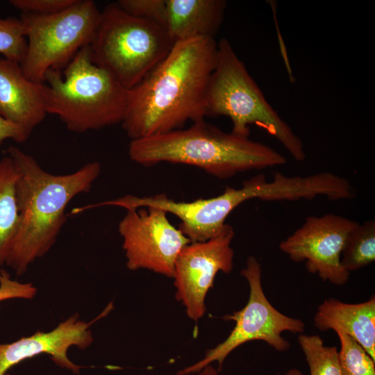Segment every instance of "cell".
<instances>
[{"label":"cell","mask_w":375,"mask_h":375,"mask_svg":"<svg viewBox=\"0 0 375 375\" xmlns=\"http://www.w3.org/2000/svg\"><path fill=\"white\" fill-rule=\"evenodd\" d=\"M18 172L10 156L0 159V266L6 264L20 216L16 200Z\"/></svg>","instance_id":"cell-17"},{"label":"cell","mask_w":375,"mask_h":375,"mask_svg":"<svg viewBox=\"0 0 375 375\" xmlns=\"http://www.w3.org/2000/svg\"><path fill=\"white\" fill-rule=\"evenodd\" d=\"M375 260V222L358 224L347 236L341 264L349 272L367 266Z\"/></svg>","instance_id":"cell-18"},{"label":"cell","mask_w":375,"mask_h":375,"mask_svg":"<svg viewBox=\"0 0 375 375\" xmlns=\"http://www.w3.org/2000/svg\"><path fill=\"white\" fill-rule=\"evenodd\" d=\"M27 46L20 18L0 17V53L4 58L21 63Z\"/></svg>","instance_id":"cell-21"},{"label":"cell","mask_w":375,"mask_h":375,"mask_svg":"<svg viewBox=\"0 0 375 375\" xmlns=\"http://www.w3.org/2000/svg\"><path fill=\"white\" fill-rule=\"evenodd\" d=\"M174 44L162 26L133 17L112 3L101 12L90 47L92 62L128 90L166 57Z\"/></svg>","instance_id":"cell-6"},{"label":"cell","mask_w":375,"mask_h":375,"mask_svg":"<svg viewBox=\"0 0 375 375\" xmlns=\"http://www.w3.org/2000/svg\"><path fill=\"white\" fill-rule=\"evenodd\" d=\"M241 274L248 282L249 295L245 306L238 311L224 317L235 322L228 337L215 347L208 349L203 358L192 365L178 371L177 375L199 373L206 366L217 362L219 369L226 357L240 345L252 340L267 342L278 351L289 349L290 342L281 333L290 331L302 333L305 324L302 320L288 317L276 309L266 297L261 281L262 270L258 260L250 256Z\"/></svg>","instance_id":"cell-8"},{"label":"cell","mask_w":375,"mask_h":375,"mask_svg":"<svg viewBox=\"0 0 375 375\" xmlns=\"http://www.w3.org/2000/svg\"><path fill=\"white\" fill-rule=\"evenodd\" d=\"M126 210L118 231L123 239L127 267L149 269L173 278L176 259L191 241L170 223L167 213L161 209L147 207Z\"/></svg>","instance_id":"cell-10"},{"label":"cell","mask_w":375,"mask_h":375,"mask_svg":"<svg viewBox=\"0 0 375 375\" xmlns=\"http://www.w3.org/2000/svg\"><path fill=\"white\" fill-rule=\"evenodd\" d=\"M29 136L22 128L7 120L0 114V145L8 139L22 143L26 141Z\"/></svg>","instance_id":"cell-25"},{"label":"cell","mask_w":375,"mask_h":375,"mask_svg":"<svg viewBox=\"0 0 375 375\" xmlns=\"http://www.w3.org/2000/svg\"><path fill=\"white\" fill-rule=\"evenodd\" d=\"M37 290L32 283H22L10 278L9 274L0 271V302L10 299H31L36 294Z\"/></svg>","instance_id":"cell-24"},{"label":"cell","mask_w":375,"mask_h":375,"mask_svg":"<svg viewBox=\"0 0 375 375\" xmlns=\"http://www.w3.org/2000/svg\"><path fill=\"white\" fill-rule=\"evenodd\" d=\"M234 235L233 226L225 224L213 238L187 244L176 259L173 275L176 299L194 322L206 313V297L217 274H228L233 269L234 251L231 244Z\"/></svg>","instance_id":"cell-11"},{"label":"cell","mask_w":375,"mask_h":375,"mask_svg":"<svg viewBox=\"0 0 375 375\" xmlns=\"http://www.w3.org/2000/svg\"><path fill=\"white\" fill-rule=\"evenodd\" d=\"M298 342L308 362L310 375H342L336 347H327L317 335L301 333Z\"/></svg>","instance_id":"cell-19"},{"label":"cell","mask_w":375,"mask_h":375,"mask_svg":"<svg viewBox=\"0 0 375 375\" xmlns=\"http://www.w3.org/2000/svg\"><path fill=\"white\" fill-rule=\"evenodd\" d=\"M226 5L224 0H166L165 28L174 43L199 37L215 38Z\"/></svg>","instance_id":"cell-16"},{"label":"cell","mask_w":375,"mask_h":375,"mask_svg":"<svg viewBox=\"0 0 375 375\" xmlns=\"http://www.w3.org/2000/svg\"><path fill=\"white\" fill-rule=\"evenodd\" d=\"M42 92L47 113L81 133L122 123L128 90L92 62L87 46L62 71L46 72Z\"/></svg>","instance_id":"cell-4"},{"label":"cell","mask_w":375,"mask_h":375,"mask_svg":"<svg viewBox=\"0 0 375 375\" xmlns=\"http://www.w3.org/2000/svg\"><path fill=\"white\" fill-rule=\"evenodd\" d=\"M198 375H218V372L210 364L202 369Z\"/></svg>","instance_id":"cell-26"},{"label":"cell","mask_w":375,"mask_h":375,"mask_svg":"<svg viewBox=\"0 0 375 375\" xmlns=\"http://www.w3.org/2000/svg\"><path fill=\"white\" fill-rule=\"evenodd\" d=\"M101 15L92 0H76L53 15L22 13L27 46L20 65L25 76L44 83L49 69L62 71L81 49L91 44Z\"/></svg>","instance_id":"cell-7"},{"label":"cell","mask_w":375,"mask_h":375,"mask_svg":"<svg viewBox=\"0 0 375 375\" xmlns=\"http://www.w3.org/2000/svg\"><path fill=\"white\" fill-rule=\"evenodd\" d=\"M206 116L230 118L232 133L249 137L251 124L265 128L293 158H306L301 140L265 98L244 64L226 38L217 42V62L208 80L204 99Z\"/></svg>","instance_id":"cell-5"},{"label":"cell","mask_w":375,"mask_h":375,"mask_svg":"<svg viewBox=\"0 0 375 375\" xmlns=\"http://www.w3.org/2000/svg\"><path fill=\"white\" fill-rule=\"evenodd\" d=\"M128 156L143 166L184 164L219 178L287 162L285 156L270 147L249 137L226 133L204 119L185 129L131 140Z\"/></svg>","instance_id":"cell-3"},{"label":"cell","mask_w":375,"mask_h":375,"mask_svg":"<svg viewBox=\"0 0 375 375\" xmlns=\"http://www.w3.org/2000/svg\"><path fill=\"white\" fill-rule=\"evenodd\" d=\"M340 349L338 351L342 375H375V361L351 337L337 333Z\"/></svg>","instance_id":"cell-20"},{"label":"cell","mask_w":375,"mask_h":375,"mask_svg":"<svg viewBox=\"0 0 375 375\" xmlns=\"http://www.w3.org/2000/svg\"><path fill=\"white\" fill-rule=\"evenodd\" d=\"M117 3L128 15L154 22L165 28L166 0H119Z\"/></svg>","instance_id":"cell-22"},{"label":"cell","mask_w":375,"mask_h":375,"mask_svg":"<svg viewBox=\"0 0 375 375\" xmlns=\"http://www.w3.org/2000/svg\"><path fill=\"white\" fill-rule=\"evenodd\" d=\"M76 1V0H10L9 3L22 13L49 15L66 10Z\"/></svg>","instance_id":"cell-23"},{"label":"cell","mask_w":375,"mask_h":375,"mask_svg":"<svg viewBox=\"0 0 375 375\" xmlns=\"http://www.w3.org/2000/svg\"><path fill=\"white\" fill-rule=\"evenodd\" d=\"M215 38L175 42L166 57L128 90L122 126L131 140L204 119L206 86L217 62Z\"/></svg>","instance_id":"cell-1"},{"label":"cell","mask_w":375,"mask_h":375,"mask_svg":"<svg viewBox=\"0 0 375 375\" xmlns=\"http://www.w3.org/2000/svg\"><path fill=\"white\" fill-rule=\"evenodd\" d=\"M7 152L18 172L16 200L20 222L6 265L21 275L55 243L66 221L67 206L78 194L90 191L101 165L90 162L73 173L56 175L16 147L10 146Z\"/></svg>","instance_id":"cell-2"},{"label":"cell","mask_w":375,"mask_h":375,"mask_svg":"<svg viewBox=\"0 0 375 375\" xmlns=\"http://www.w3.org/2000/svg\"><path fill=\"white\" fill-rule=\"evenodd\" d=\"M285 375H303V374L297 369H292L289 370Z\"/></svg>","instance_id":"cell-27"},{"label":"cell","mask_w":375,"mask_h":375,"mask_svg":"<svg viewBox=\"0 0 375 375\" xmlns=\"http://www.w3.org/2000/svg\"><path fill=\"white\" fill-rule=\"evenodd\" d=\"M264 183L256 177L245 181L240 188L226 187L221 194L193 201H176L165 194L149 197L128 194L120 198L89 205V208L113 206L126 210L152 207L171 213L181 220L178 229L191 241H206L223 228L228 215L239 205L252 199H263Z\"/></svg>","instance_id":"cell-9"},{"label":"cell","mask_w":375,"mask_h":375,"mask_svg":"<svg viewBox=\"0 0 375 375\" xmlns=\"http://www.w3.org/2000/svg\"><path fill=\"white\" fill-rule=\"evenodd\" d=\"M112 308L110 303L92 322L81 321L77 315H73L49 332H37L12 343L0 344V375H5L20 362L42 353L50 355L58 366L79 374L81 367L67 358V349L74 345L81 349L89 347L93 341L89 329L90 325L106 315Z\"/></svg>","instance_id":"cell-13"},{"label":"cell","mask_w":375,"mask_h":375,"mask_svg":"<svg viewBox=\"0 0 375 375\" xmlns=\"http://www.w3.org/2000/svg\"><path fill=\"white\" fill-rule=\"evenodd\" d=\"M358 224L335 214L310 216L280 243L279 248L293 261H306L310 273L341 285L347 283L350 274L341 264L342 251L347 236Z\"/></svg>","instance_id":"cell-12"},{"label":"cell","mask_w":375,"mask_h":375,"mask_svg":"<svg viewBox=\"0 0 375 375\" xmlns=\"http://www.w3.org/2000/svg\"><path fill=\"white\" fill-rule=\"evenodd\" d=\"M42 83L26 78L20 63L0 58V114L29 135L47 115Z\"/></svg>","instance_id":"cell-14"},{"label":"cell","mask_w":375,"mask_h":375,"mask_svg":"<svg viewBox=\"0 0 375 375\" xmlns=\"http://www.w3.org/2000/svg\"><path fill=\"white\" fill-rule=\"evenodd\" d=\"M320 331L334 330L358 342L375 361V299L347 303L336 299L325 300L314 317Z\"/></svg>","instance_id":"cell-15"}]
</instances>
